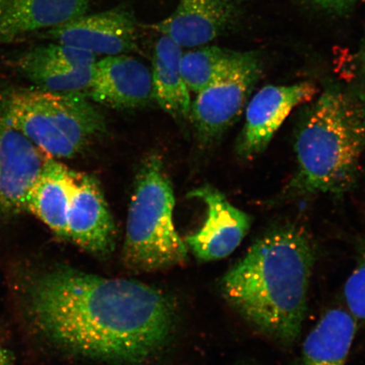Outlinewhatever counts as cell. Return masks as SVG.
Returning a JSON list of instances; mask_svg holds the SVG:
<instances>
[{
    "label": "cell",
    "mask_w": 365,
    "mask_h": 365,
    "mask_svg": "<svg viewBox=\"0 0 365 365\" xmlns=\"http://www.w3.org/2000/svg\"><path fill=\"white\" fill-rule=\"evenodd\" d=\"M27 309L42 335L61 349L109 363L141 364L166 344L170 300L143 282L58 268L34 277Z\"/></svg>",
    "instance_id": "cell-1"
},
{
    "label": "cell",
    "mask_w": 365,
    "mask_h": 365,
    "mask_svg": "<svg viewBox=\"0 0 365 365\" xmlns=\"http://www.w3.org/2000/svg\"><path fill=\"white\" fill-rule=\"evenodd\" d=\"M314 263L303 228L278 226L255 240L223 277V295L255 329L282 344L299 339Z\"/></svg>",
    "instance_id": "cell-2"
},
{
    "label": "cell",
    "mask_w": 365,
    "mask_h": 365,
    "mask_svg": "<svg viewBox=\"0 0 365 365\" xmlns=\"http://www.w3.org/2000/svg\"><path fill=\"white\" fill-rule=\"evenodd\" d=\"M297 168L282 198L341 195L357 181L365 150V100L332 85L307 109L297 134Z\"/></svg>",
    "instance_id": "cell-3"
},
{
    "label": "cell",
    "mask_w": 365,
    "mask_h": 365,
    "mask_svg": "<svg viewBox=\"0 0 365 365\" xmlns=\"http://www.w3.org/2000/svg\"><path fill=\"white\" fill-rule=\"evenodd\" d=\"M0 118L56 159L76 157L106 129L103 114L83 93L31 86L0 93Z\"/></svg>",
    "instance_id": "cell-4"
},
{
    "label": "cell",
    "mask_w": 365,
    "mask_h": 365,
    "mask_svg": "<svg viewBox=\"0 0 365 365\" xmlns=\"http://www.w3.org/2000/svg\"><path fill=\"white\" fill-rule=\"evenodd\" d=\"M172 182L162 160L152 157L137 175L128 212L123 257L132 270L152 272L184 263L188 247L173 225Z\"/></svg>",
    "instance_id": "cell-5"
},
{
    "label": "cell",
    "mask_w": 365,
    "mask_h": 365,
    "mask_svg": "<svg viewBox=\"0 0 365 365\" xmlns=\"http://www.w3.org/2000/svg\"><path fill=\"white\" fill-rule=\"evenodd\" d=\"M262 72L257 53L245 52L230 71L197 93L190 116L202 144L220 138L243 112Z\"/></svg>",
    "instance_id": "cell-6"
},
{
    "label": "cell",
    "mask_w": 365,
    "mask_h": 365,
    "mask_svg": "<svg viewBox=\"0 0 365 365\" xmlns=\"http://www.w3.org/2000/svg\"><path fill=\"white\" fill-rule=\"evenodd\" d=\"M94 54L52 42L17 53L11 63L31 86L53 93H83L93 76Z\"/></svg>",
    "instance_id": "cell-7"
},
{
    "label": "cell",
    "mask_w": 365,
    "mask_h": 365,
    "mask_svg": "<svg viewBox=\"0 0 365 365\" xmlns=\"http://www.w3.org/2000/svg\"><path fill=\"white\" fill-rule=\"evenodd\" d=\"M138 26L127 7L85 14L41 34L58 43L85 50L94 56L129 54L137 46Z\"/></svg>",
    "instance_id": "cell-8"
},
{
    "label": "cell",
    "mask_w": 365,
    "mask_h": 365,
    "mask_svg": "<svg viewBox=\"0 0 365 365\" xmlns=\"http://www.w3.org/2000/svg\"><path fill=\"white\" fill-rule=\"evenodd\" d=\"M317 93L312 82L264 86L246 105L245 123L237 145L240 156L250 160L264 152L291 111Z\"/></svg>",
    "instance_id": "cell-9"
},
{
    "label": "cell",
    "mask_w": 365,
    "mask_h": 365,
    "mask_svg": "<svg viewBox=\"0 0 365 365\" xmlns=\"http://www.w3.org/2000/svg\"><path fill=\"white\" fill-rule=\"evenodd\" d=\"M51 158L0 118V220L26 212V199Z\"/></svg>",
    "instance_id": "cell-10"
},
{
    "label": "cell",
    "mask_w": 365,
    "mask_h": 365,
    "mask_svg": "<svg viewBox=\"0 0 365 365\" xmlns=\"http://www.w3.org/2000/svg\"><path fill=\"white\" fill-rule=\"evenodd\" d=\"M68 240L97 255L112 252L115 225L97 178L73 171Z\"/></svg>",
    "instance_id": "cell-11"
},
{
    "label": "cell",
    "mask_w": 365,
    "mask_h": 365,
    "mask_svg": "<svg viewBox=\"0 0 365 365\" xmlns=\"http://www.w3.org/2000/svg\"><path fill=\"white\" fill-rule=\"evenodd\" d=\"M207 205L204 225L185 240L196 257L202 262L225 259L239 247L251 227V217L232 205L221 191L205 185L190 191Z\"/></svg>",
    "instance_id": "cell-12"
},
{
    "label": "cell",
    "mask_w": 365,
    "mask_h": 365,
    "mask_svg": "<svg viewBox=\"0 0 365 365\" xmlns=\"http://www.w3.org/2000/svg\"><path fill=\"white\" fill-rule=\"evenodd\" d=\"M239 16L237 0H180L170 16L150 29L181 48H198L230 31Z\"/></svg>",
    "instance_id": "cell-13"
},
{
    "label": "cell",
    "mask_w": 365,
    "mask_h": 365,
    "mask_svg": "<svg viewBox=\"0 0 365 365\" xmlns=\"http://www.w3.org/2000/svg\"><path fill=\"white\" fill-rule=\"evenodd\" d=\"M86 94L113 108L144 106L153 98L152 71L139 59L120 54L96 62Z\"/></svg>",
    "instance_id": "cell-14"
},
{
    "label": "cell",
    "mask_w": 365,
    "mask_h": 365,
    "mask_svg": "<svg viewBox=\"0 0 365 365\" xmlns=\"http://www.w3.org/2000/svg\"><path fill=\"white\" fill-rule=\"evenodd\" d=\"M88 9V0H0V46L42 34Z\"/></svg>",
    "instance_id": "cell-15"
},
{
    "label": "cell",
    "mask_w": 365,
    "mask_h": 365,
    "mask_svg": "<svg viewBox=\"0 0 365 365\" xmlns=\"http://www.w3.org/2000/svg\"><path fill=\"white\" fill-rule=\"evenodd\" d=\"M73 170L50 158L27 195L26 210L54 234L68 240L67 219Z\"/></svg>",
    "instance_id": "cell-16"
},
{
    "label": "cell",
    "mask_w": 365,
    "mask_h": 365,
    "mask_svg": "<svg viewBox=\"0 0 365 365\" xmlns=\"http://www.w3.org/2000/svg\"><path fill=\"white\" fill-rule=\"evenodd\" d=\"M357 321L336 308L324 314L305 339L300 365H346Z\"/></svg>",
    "instance_id": "cell-17"
},
{
    "label": "cell",
    "mask_w": 365,
    "mask_h": 365,
    "mask_svg": "<svg viewBox=\"0 0 365 365\" xmlns=\"http://www.w3.org/2000/svg\"><path fill=\"white\" fill-rule=\"evenodd\" d=\"M182 48L162 35L155 45L152 70L153 98L177 120L188 118L191 108L190 90L181 72Z\"/></svg>",
    "instance_id": "cell-18"
},
{
    "label": "cell",
    "mask_w": 365,
    "mask_h": 365,
    "mask_svg": "<svg viewBox=\"0 0 365 365\" xmlns=\"http://www.w3.org/2000/svg\"><path fill=\"white\" fill-rule=\"evenodd\" d=\"M198 48L182 53L180 63L182 78L195 93L226 74L245 53L218 47Z\"/></svg>",
    "instance_id": "cell-19"
},
{
    "label": "cell",
    "mask_w": 365,
    "mask_h": 365,
    "mask_svg": "<svg viewBox=\"0 0 365 365\" xmlns=\"http://www.w3.org/2000/svg\"><path fill=\"white\" fill-rule=\"evenodd\" d=\"M344 299L348 312L356 321L365 322V240L358 262L346 282Z\"/></svg>",
    "instance_id": "cell-20"
},
{
    "label": "cell",
    "mask_w": 365,
    "mask_h": 365,
    "mask_svg": "<svg viewBox=\"0 0 365 365\" xmlns=\"http://www.w3.org/2000/svg\"><path fill=\"white\" fill-rule=\"evenodd\" d=\"M305 1L317 7L319 10L340 15L352 10L359 0H305Z\"/></svg>",
    "instance_id": "cell-21"
},
{
    "label": "cell",
    "mask_w": 365,
    "mask_h": 365,
    "mask_svg": "<svg viewBox=\"0 0 365 365\" xmlns=\"http://www.w3.org/2000/svg\"><path fill=\"white\" fill-rule=\"evenodd\" d=\"M360 71H361L362 88L357 90L359 93L365 100V45L360 56Z\"/></svg>",
    "instance_id": "cell-22"
}]
</instances>
